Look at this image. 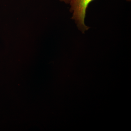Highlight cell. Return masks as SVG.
I'll use <instances>...</instances> for the list:
<instances>
[{
    "mask_svg": "<svg viewBox=\"0 0 131 131\" xmlns=\"http://www.w3.org/2000/svg\"><path fill=\"white\" fill-rule=\"evenodd\" d=\"M94 0H70V11L73 13L71 19L74 20L79 30L84 33L89 29L84 23L87 8Z\"/></svg>",
    "mask_w": 131,
    "mask_h": 131,
    "instance_id": "obj_1",
    "label": "cell"
},
{
    "mask_svg": "<svg viewBox=\"0 0 131 131\" xmlns=\"http://www.w3.org/2000/svg\"><path fill=\"white\" fill-rule=\"evenodd\" d=\"M61 2H63L66 4H69L70 1V0H59Z\"/></svg>",
    "mask_w": 131,
    "mask_h": 131,
    "instance_id": "obj_2",
    "label": "cell"
},
{
    "mask_svg": "<svg viewBox=\"0 0 131 131\" xmlns=\"http://www.w3.org/2000/svg\"><path fill=\"white\" fill-rule=\"evenodd\" d=\"M127 1H130L131 0H127Z\"/></svg>",
    "mask_w": 131,
    "mask_h": 131,
    "instance_id": "obj_3",
    "label": "cell"
}]
</instances>
